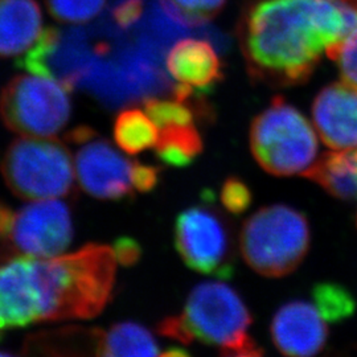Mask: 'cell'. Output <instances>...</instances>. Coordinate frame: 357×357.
Instances as JSON below:
<instances>
[{
	"mask_svg": "<svg viewBox=\"0 0 357 357\" xmlns=\"http://www.w3.org/2000/svg\"><path fill=\"white\" fill-rule=\"evenodd\" d=\"M356 29V11L336 0H258L243 13L238 38L253 79L294 86Z\"/></svg>",
	"mask_w": 357,
	"mask_h": 357,
	"instance_id": "1",
	"label": "cell"
},
{
	"mask_svg": "<svg viewBox=\"0 0 357 357\" xmlns=\"http://www.w3.org/2000/svg\"><path fill=\"white\" fill-rule=\"evenodd\" d=\"M116 275L112 248L89 243L75 253L32 258L40 321L91 319L110 302Z\"/></svg>",
	"mask_w": 357,
	"mask_h": 357,
	"instance_id": "2",
	"label": "cell"
},
{
	"mask_svg": "<svg viewBox=\"0 0 357 357\" xmlns=\"http://www.w3.org/2000/svg\"><path fill=\"white\" fill-rule=\"evenodd\" d=\"M252 314L243 298L221 282H204L193 287L180 315L160 320L158 332L181 344L195 340L236 354L255 349L249 335Z\"/></svg>",
	"mask_w": 357,
	"mask_h": 357,
	"instance_id": "3",
	"label": "cell"
},
{
	"mask_svg": "<svg viewBox=\"0 0 357 357\" xmlns=\"http://www.w3.org/2000/svg\"><path fill=\"white\" fill-rule=\"evenodd\" d=\"M311 228L306 215L293 206H264L243 222L240 252L246 265L259 275L282 278L306 258Z\"/></svg>",
	"mask_w": 357,
	"mask_h": 357,
	"instance_id": "4",
	"label": "cell"
},
{
	"mask_svg": "<svg viewBox=\"0 0 357 357\" xmlns=\"http://www.w3.org/2000/svg\"><path fill=\"white\" fill-rule=\"evenodd\" d=\"M250 150L257 163L280 178L303 175L317 160L319 143L306 116L282 96L250 125Z\"/></svg>",
	"mask_w": 357,
	"mask_h": 357,
	"instance_id": "5",
	"label": "cell"
},
{
	"mask_svg": "<svg viewBox=\"0 0 357 357\" xmlns=\"http://www.w3.org/2000/svg\"><path fill=\"white\" fill-rule=\"evenodd\" d=\"M7 187L20 199L45 200L73 191L75 168L61 142L38 137L13 141L1 159Z\"/></svg>",
	"mask_w": 357,
	"mask_h": 357,
	"instance_id": "6",
	"label": "cell"
},
{
	"mask_svg": "<svg viewBox=\"0 0 357 357\" xmlns=\"http://www.w3.org/2000/svg\"><path fill=\"white\" fill-rule=\"evenodd\" d=\"M69 90L41 77H13L0 93V118L10 131L24 137L48 138L69 122Z\"/></svg>",
	"mask_w": 357,
	"mask_h": 357,
	"instance_id": "7",
	"label": "cell"
},
{
	"mask_svg": "<svg viewBox=\"0 0 357 357\" xmlns=\"http://www.w3.org/2000/svg\"><path fill=\"white\" fill-rule=\"evenodd\" d=\"M193 205L175 221V248L188 268L221 280L234 274L236 253L229 222L208 204Z\"/></svg>",
	"mask_w": 357,
	"mask_h": 357,
	"instance_id": "8",
	"label": "cell"
},
{
	"mask_svg": "<svg viewBox=\"0 0 357 357\" xmlns=\"http://www.w3.org/2000/svg\"><path fill=\"white\" fill-rule=\"evenodd\" d=\"M97 56L96 41L84 29L50 26L19 59L17 66L32 75L52 78L72 91Z\"/></svg>",
	"mask_w": 357,
	"mask_h": 357,
	"instance_id": "9",
	"label": "cell"
},
{
	"mask_svg": "<svg viewBox=\"0 0 357 357\" xmlns=\"http://www.w3.org/2000/svg\"><path fill=\"white\" fill-rule=\"evenodd\" d=\"M66 141L79 146L76 153V174L81 188L101 200L118 202L134 196L132 162L115 150L96 131L79 126L66 135Z\"/></svg>",
	"mask_w": 357,
	"mask_h": 357,
	"instance_id": "10",
	"label": "cell"
},
{
	"mask_svg": "<svg viewBox=\"0 0 357 357\" xmlns=\"http://www.w3.org/2000/svg\"><path fill=\"white\" fill-rule=\"evenodd\" d=\"M73 240L69 208L59 200H35L16 213L7 240L10 253L32 258L63 255Z\"/></svg>",
	"mask_w": 357,
	"mask_h": 357,
	"instance_id": "11",
	"label": "cell"
},
{
	"mask_svg": "<svg viewBox=\"0 0 357 357\" xmlns=\"http://www.w3.org/2000/svg\"><path fill=\"white\" fill-rule=\"evenodd\" d=\"M326 320L315 306L291 301L278 308L270 324V336L284 357H315L328 340Z\"/></svg>",
	"mask_w": 357,
	"mask_h": 357,
	"instance_id": "12",
	"label": "cell"
},
{
	"mask_svg": "<svg viewBox=\"0 0 357 357\" xmlns=\"http://www.w3.org/2000/svg\"><path fill=\"white\" fill-rule=\"evenodd\" d=\"M312 118L332 150L357 147V85L343 79L323 88L312 103Z\"/></svg>",
	"mask_w": 357,
	"mask_h": 357,
	"instance_id": "13",
	"label": "cell"
},
{
	"mask_svg": "<svg viewBox=\"0 0 357 357\" xmlns=\"http://www.w3.org/2000/svg\"><path fill=\"white\" fill-rule=\"evenodd\" d=\"M40 321L32 257H13L0 266V331Z\"/></svg>",
	"mask_w": 357,
	"mask_h": 357,
	"instance_id": "14",
	"label": "cell"
},
{
	"mask_svg": "<svg viewBox=\"0 0 357 357\" xmlns=\"http://www.w3.org/2000/svg\"><path fill=\"white\" fill-rule=\"evenodd\" d=\"M167 70L178 84L205 96L224 78L222 64L211 41L185 38L172 47L166 59Z\"/></svg>",
	"mask_w": 357,
	"mask_h": 357,
	"instance_id": "15",
	"label": "cell"
},
{
	"mask_svg": "<svg viewBox=\"0 0 357 357\" xmlns=\"http://www.w3.org/2000/svg\"><path fill=\"white\" fill-rule=\"evenodd\" d=\"M43 13L36 0H0V59L22 54L41 35Z\"/></svg>",
	"mask_w": 357,
	"mask_h": 357,
	"instance_id": "16",
	"label": "cell"
},
{
	"mask_svg": "<svg viewBox=\"0 0 357 357\" xmlns=\"http://www.w3.org/2000/svg\"><path fill=\"white\" fill-rule=\"evenodd\" d=\"M342 202L357 199V147L326 153L302 175Z\"/></svg>",
	"mask_w": 357,
	"mask_h": 357,
	"instance_id": "17",
	"label": "cell"
},
{
	"mask_svg": "<svg viewBox=\"0 0 357 357\" xmlns=\"http://www.w3.org/2000/svg\"><path fill=\"white\" fill-rule=\"evenodd\" d=\"M97 357H158V344L146 327L121 321L98 331Z\"/></svg>",
	"mask_w": 357,
	"mask_h": 357,
	"instance_id": "18",
	"label": "cell"
},
{
	"mask_svg": "<svg viewBox=\"0 0 357 357\" xmlns=\"http://www.w3.org/2000/svg\"><path fill=\"white\" fill-rule=\"evenodd\" d=\"M98 331L63 330L31 336L26 357H97Z\"/></svg>",
	"mask_w": 357,
	"mask_h": 357,
	"instance_id": "19",
	"label": "cell"
},
{
	"mask_svg": "<svg viewBox=\"0 0 357 357\" xmlns=\"http://www.w3.org/2000/svg\"><path fill=\"white\" fill-rule=\"evenodd\" d=\"M203 150V138L193 125H175L160 128L155 144L158 159L163 165L176 168L191 166Z\"/></svg>",
	"mask_w": 357,
	"mask_h": 357,
	"instance_id": "20",
	"label": "cell"
},
{
	"mask_svg": "<svg viewBox=\"0 0 357 357\" xmlns=\"http://www.w3.org/2000/svg\"><path fill=\"white\" fill-rule=\"evenodd\" d=\"M118 147L128 155L143 153L155 147L159 132L153 119L146 112L130 107L116 115L113 128Z\"/></svg>",
	"mask_w": 357,
	"mask_h": 357,
	"instance_id": "21",
	"label": "cell"
},
{
	"mask_svg": "<svg viewBox=\"0 0 357 357\" xmlns=\"http://www.w3.org/2000/svg\"><path fill=\"white\" fill-rule=\"evenodd\" d=\"M314 306L327 323H342L356 311V299L347 287L336 282H321L312 289Z\"/></svg>",
	"mask_w": 357,
	"mask_h": 357,
	"instance_id": "22",
	"label": "cell"
},
{
	"mask_svg": "<svg viewBox=\"0 0 357 357\" xmlns=\"http://www.w3.org/2000/svg\"><path fill=\"white\" fill-rule=\"evenodd\" d=\"M144 110L159 128L175 125H193L195 116L200 114L196 110L195 98L190 101H183L175 97L172 100L147 98L144 101Z\"/></svg>",
	"mask_w": 357,
	"mask_h": 357,
	"instance_id": "23",
	"label": "cell"
},
{
	"mask_svg": "<svg viewBox=\"0 0 357 357\" xmlns=\"http://www.w3.org/2000/svg\"><path fill=\"white\" fill-rule=\"evenodd\" d=\"M106 0H45L56 20L68 24H84L102 11Z\"/></svg>",
	"mask_w": 357,
	"mask_h": 357,
	"instance_id": "24",
	"label": "cell"
},
{
	"mask_svg": "<svg viewBox=\"0 0 357 357\" xmlns=\"http://www.w3.org/2000/svg\"><path fill=\"white\" fill-rule=\"evenodd\" d=\"M220 200L230 215L240 216L250 208L253 193L243 178L230 176L221 187Z\"/></svg>",
	"mask_w": 357,
	"mask_h": 357,
	"instance_id": "25",
	"label": "cell"
},
{
	"mask_svg": "<svg viewBox=\"0 0 357 357\" xmlns=\"http://www.w3.org/2000/svg\"><path fill=\"white\" fill-rule=\"evenodd\" d=\"M327 56L337 64L343 79L357 85V29Z\"/></svg>",
	"mask_w": 357,
	"mask_h": 357,
	"instance_id": "26",
	"label": "cell"
},
{
	"mask_svg": "<svg viewBox=\"0 0 357 357\" xmlns=\"http://www.w3.org/2000/svg\"><path fill=\"white\" fill-rule=\"evenodd\" d=\"M181 11L190 16L196 28L205 26L224 7L227 0H172Z\"/></svg>",
	"mask_w": 357,
	"mask_h": 357,
	"instance_id": "27",
	"label": "cell"
},
{
	"mask_svg": "<svg viewBox=\"0 0 357 357\" xmlns=\"http://www.w3.org/2000/svg\"><path fill=\"white\" fill-rule=\"evenodd\" d=\"M144 11L143 0H119L113 10V20L121 29H128L141 20Z\"/></svg>",
	"mask_w": 357,
	"mask_h": 357,
	"instance_id": "28",
	"label": "cell"
},
{
	"mask_svg": "<svg viewBox=\"0 0 357 357\" xmlns=\"http://www.w3.org/2000/svg\"><path fill=\"white\" fill-rule=\"evenodd\" d=\"M113 252L116 262H119L125 268L135 266L141 261L143 255L141 243L128 236H122L115 240Z\"/></svg>",
	"mask_w": 357,
	"mask_h": 357,
	"instance_id": "29",
	"label": "cell"
},
{
	"mask_svg": "<svg viewBox=\"0 0 357 357\" xmlns=\"http://www.w3.org/2000/svg\"><path fill=\"white\" fill-rule=\"evenodd\" d=\"M160 180V169L150 165H142L135 162L132 165L131 181L132 187L141 193H149L156 188Z\"/></svg>",
	"mask_w": 357,
	"mask_h": 357,
	"instance_id": "30",
	"label": "cell"
},
{
	"mask_svg": "<svg viewBox=\"0 0 357 357\" xmlns=\"http://www.w3.org/2000/svg\"><path fill=\"white\" fill-rule=\"evenodd\" d=\"M16 213L4 203L0 202V241H7L13 229Z\"/></svg>",
	"mask_w": 357,
	"mask_h": 357,
	"instance_id": "31",
	"label": "cell"
},
{
	"mask_svg": "<svg viewBox=\"0 0 357 357\" xmlns=\"http://www.w3.org/2000/svg\"><path fill=\"white\" fill-rule=\"evenodd\" d=\"M159 357H192L188 352H185L181 348H169L167 349L165 354H162Z\"/></svg>",
	"mask_w": 357,
	"mask_h": 357,
	"instance_id": "32",
	"label": "cell"
},
{
	"mask_svg": "<svg viewBox=\"0 0 357 357\" xmlns=\"http://www.w3.org/2000/svg\"><path fill=\"white\" fill-rule=\"evenodd\" d=\"M229 357H262L259 354V351L255 348V349H248V351H243V352H236L233 354V356Z\"/></svg>",
	"mask_w": 357,
	"mask_h": 357,
	"instance_id": "33",
	"label": "cell"
},
{
	"mask_svg": "<svg viewBox=\"0 0 357 357\" xmlns=\"http://www.w3.org/2000/svg\"><path fill=\"white\" fill-rule=\"evenodd\" d=\"M337 3H340V4H343L345 7H348V8H351V10H354V11H356L357 13V0H336Z\"/></svg>",
	"mask_w": 357,
	"mask_h": 357,
	"instance_id": "34",
	"label": "cell"
},
{
	"mask_svg": "<svg viewBox=\"0 0 357 357\" xmlns=\"http://www.w3.org/2000/svg\"><path fill=\"white\" fill-rule=\"evenodd\" d=\"M0 357H13L10 354H6V352H0Z\"/></svg>",
	"mask_w": 357,
	"mask_h": 357,
	"instance_id": "35",
	"label": "cell"
},
{
	"mask_svg": "<svg viewBox=\"0 0 357 357\" xmlns=\"http://www.w3.org/2000/svg\"><path fill=\"white\" fill-rule=\"evenodd\" d=\"M1 336H3V332L0 331V339H1Z\"/></svg>",
	"mask_w": 357,
	"mask_h": 357,
	"instance_id": "36",
	"label": "cell"
}]
</instances>
